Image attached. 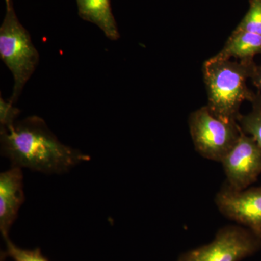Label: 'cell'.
<instances>
[{
	"label": "cell",
	"instance_id": "8fae6325",
	"mask_svg": "<svg viewBox=\"0 0 261 261\" xmlns=\"http://www.w3.org/2000/svg\"><path fill=\"white\" fill-rule=\"evenodd\" d=\"M247 114L240 115L238 123L244 133L251 136L261 148V96L257 93Z\"/></svg>",
	"mask_w": 261,
	"mask_h": 261
},
{
	"label": "cell",
	"instance_id": "277c9868",
	"mask_svg": "<svg viewBox=\"0 0 261 261\" xmlns=\"http://www.w3.org/2000/svg\"><path fill=\"white\" fill-rule=\"evenodd\" d=\"M189 128L196 151L205 159L219 163L236 144L242 132L238 122L218 118L207 106L190 114Z\"/></svg>",
	"mask_w": 261,
	"mask_h": 261
},
{
	"label": "cell",
	"instance_id": "7c38bea8",
	"mask_svg": "<svg viewBox=\"0 0 261 261\" xmlns=\"http://www.w3.org/2000/svg\"><path fill=\"white\" fill-rule=\"evenodd\" d=\"M234 30L261 35V0H250L246 14Z\"/></svg>",
	"mask_w": 261,
	"mask_h": 261
},
{
	"label": "cell",
	"instance_id": "9a60e30c",
	"mask_svg": "<svg viewBox=\"0 0 261 261\" xmlns=\"http://www.w3.org/2000/svg\"><path fill=\"white\" fill-rule=\"evenodd\" d=\"M252 84L257 89V94L261 96V64L255 65L250 77Z\"/></svg>",
	"mask_w": 261,
	"mask_h": 261
},
{
	"label": "cell",
	"instance_id": "9c48e42d",
	"mask_svg": "<svg viewBox=\"0 0 261 261\" xmlns=\"http://www.w3.org/2000/svg\"><path fill=\"white\" fill-rule=\"evenodd\" d=\"M81 18L99 27L111 40L116 41L120 33L113 14L111 0H75Z\"/></svg>",
	"mask_w": 261,
	"mask_h": 261
},
{
	"label": "cell",
	"instance_id": "4fadbf2b",
	"mask_svg": "<svg viewBox=\"0 0 261 261\" xmlns=\"http://www.w3.org/2000/svg\"><path fill=\"white\" fill-rule=\"evenodd\" d=\"M6 250L3 256L10 257L13 261H49L42 255L40 249L25 250L15 245L9 238L5 239Z\"/></svg>",
	"mask_w": 261,
	"mask_h": 261
},
{
	"label": "cell",
	"instance_id": "5b68a950",
	"mask_svg": "<svg viewBox=\"0 0 261 261\" xmlns=\"http://www.w3.org/2000/svg\"><path fill=\"white\" fill-rule=\"evenodd\" d=\"M261 249V239L240 225L220 228L212 242L181 254L176 261H241Z\"/></svg>",
	"mask_w": 261,
	"mask_h": 261
},
{
	"label": "cell",
	"instance_id": "52a82bcc",
	"mask_svg": "<svg viewBox=\"0 0 261 261\" xmlns=\"http://www.w3.org/2000/svg\"><path fill=\"white\" fill-rule=\"evenodd\" d=\"M221 163L226 175L225 183L235 190H245L261 173L260 146L242 130L236 144Z\"/></svg>",
	"mask_w": 261,
	"mask_h": 261
},
{
	"label": "cell",
	"instance_id": "ba28073f",
	"mask_svg": "<svg viewBox=\"0 0 261 261\" xmlns=\"http://www.w3.org/2000/svg\"><path fill=\"white\" fill-rule=\"evenodd\" d=\"M24 200L22 168L13 166L0 173V231L4 240L9 238Z\"/></svg>",
	"mask_w": 261,
	"mask_h": 261
},
{
	"label": "cell",
	"instance_id": "7a4b0ae2",
	"mask_svg": "<svg viewBox=\"0 0 261 261\" xmlns=\"http://www.w3.org/2000/svg\"><path fill=\"white\" fill-rule=\"evenodd\" d=\"M254 61H233L213 56L204 62L202 74L207 91V106L225 121L238 122L245 101L252 102L257 94L248 88Z\"/></svg>",
	"mask_w": 261,
	"mask_h": 261
},
{
	"label": "cell",
	"instance_id": "6da1fadb",
	"mask_svg": "<svg viewBox=\"0 0 261 261\" xmlns=\"http://www.w3.org/2000/svg\"><path fill=\"white\" fill-rule=\"evenodd\" d=\"M0 139L2 154L10 160L12 166L46 174L67 172L91 159L89 154L62 143L37 116L28 117L0 130Z\"/></svg>",
	"mask_w": 261,
	"mask_h": 261
},
{
	"label": "cell",
	"instance_id": "3957f363",
	"mask_svg": "<svg viewBox=\"0 0 261 261\" xmlns=\"http://www.w3.org/2000/svg\"><path fill=\"white\" fill-rule=\"evenodd\" d=\"M6 13L0 27V58L13 74L14 85L8 100L18 101L37 69L39 54L28 31L19 21L12 0H5Z\"/></svg>",
	"mask_w": 261,
	"mask_h": 261
},
{
	"label": "cell",
	"instance_id": "8992f818",
	"mask_svg": "<svg viewBox=\"0 0 261 261\" xmlns=\"http://www.w3.org/2000/svg\"><path fill=\"white\" fill-rule=\"evenodd\" d=\"M215 202L223 216L261 239V187L235 190L224 182Z\"/></svg>",
	"mask_w": 261,
	"mask_h": 261
},
{
	"label": "cell",
	"instance_id": "5bb4252c",
	"mask_svg": "<svg viewBox=\"0 0 261 261\" xmlns=\"http://www.w3.org/2000/svg\"><path fill=\"white\" fill-rule=\"evenodd\" d=\"M20 113V110L15 107V104L0 98V125L1 130L10 128L15 123V120Z\"/></svg>",
	"mask_w": 261,
	"mask_h": 261
},
{
	"label": "cell",
	"instance_id": "30bf717a",
	"mask_svg": "<svg viewBox=\"0 0 261 261\" xmlns=\"http://www.w3.org/2000/svg\"><path fill=\"white\" fill-rule=\"evenodd\" d=\"M257 55H261V35L253 33L233 30L224 47L215 56L224 59L238 61H253Z\"/></svg>",
	"mask_w": 261,
	"mask_h": 261
}]
</instances>
